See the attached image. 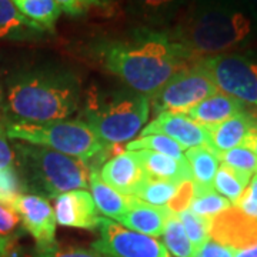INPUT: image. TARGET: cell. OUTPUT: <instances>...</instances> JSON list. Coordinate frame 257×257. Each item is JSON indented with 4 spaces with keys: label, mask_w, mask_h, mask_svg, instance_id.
Masks as SVG:
<instances>
[{
    "label": "cell",
    "mask_w": 257,
    "mask_h": 257,
    "mask_svg": "<svg viewBox=\"0 0 257 257\" xmlns=\"http://www.w3.org/2000/svg\"><path fill=\"white\" fill-rule=\"evenodd\" d=\"M0 96H2V93H0Z\"/></svg>",
    "instance_id": "43"
},
{
    "label": "cell",
    "mask_w": 257,
    "mask_h": 257,
    "mask_svg": "<svg viewBox=\"0 0 257 257\" xmlns=\"http://www.w3.org/2000/svg\"><path fill=\"white\" fill-rule=\"evenodd\" d=\"M12 207L20 217V223L36 240V246H50L56 243L55 209L46 197L35 193H23L15 199Z\"/></svg>",
    "instance_id": "10"
},
{
    "label": "cell",
    "mask_w": 257,
    "mask_h": 257,
    "mask_svg": "<svg viewBox=\"0 0 257 257\" xmlns=\"http://www.w3.org/2000/svg\"><path fill=\"white\" fill-rule=\"evenodd\" d=\"M184 182H176V180H166L153 177L146 173L145 179L135 192V197L139 200L157 206V207H169L172 202L177 197V194L182 189Z\"/></svg>",
    "instance_id": "22"
},
{
    "label": "cell",
    "mask_w": 257,
    "mask_h": 257,
    "mask_svg": "<svg viewBox=\"0 0 257 257\" xmlns=\"http://www.w3.org/2000/svg\"><path fill=\"white\" fill-rule=\"evenodd\" d=\"M136 155L143 170L149 176L176 182H193L192 172L186 157L175 159L152 150H138Z\"/></svg>",
    "instance_id": "19"
},
{
    "label": "cell",
    "mask_w": 257,
    "mask_h": 257,
    "mask_svg": "<svg viewBox=\"0 0 257 257\" xmlns=\"http://www.w3.org/2000/svg\"><path fill=\"white\" fill-rule=\"evenodd\" d=\"M100 179L114 190L133 196L146 172L139 162L136 152H123L106 160L99 169Z\"/></svg>",
    "instance_id": "14"
},
{
    "label": "cell",
    "mask_w": 257,
    "mask_h": 257,
    "mask_svg": "<svg viewBox=\"0 0 257 257\" xmlns=\"http://www.w3.org/2000/svg\"><path fill=\"white\" fill-rule=\"evenodd\" d=\"M124 150L127 152H138V150H152L156 153H162L166 156L175 159H184L183 147L169 136L160 133H152L146 136H140L136 140H130L126 143Z\"/></svg>",
    "instance_id": "28"
},
{
    "label": "cell",
    "mask_w": 257,
    "mask_h": 257,
    "mask_svg": "<svg viewBox=\"0 0 257 257\" xmlns=\"http://www.w3.org/2000/svg\"><path fill=\"white\" fill-rule=\"evenodd\" d=\"M233 257H257V241L251 246L239 248V250H231Z\"/></svg>",
    "instance_id": "39"
},
{
    "label": "cell",
    "mask_w": 257,
    "mask_h": 257,
    "mask_svg": "<svg viewBox=\"0 0 257 257\" xmlns=\"http://www.w3.org/2000/svg\"><path fill=\"white\" fill-rule=\"evenodd\" d=\"M8 138L36 146L53 149L67 156L92 162L99 167L110 159L106 145L82 119H66L43 124H8Z\"/></svg>",
    "instance_id": "5"
},
{
    "label": "cell",
    "mask_w": 257,
    "mask_h": 257,
    "mask_svg": "<svg viewBox=\"0 0 257 257\" xmlns=\"http://www.w3.org/2000/svg\"><path fill=\"white\" fill-rule=\"evenodd\" d=\"M210 149L216 153H223L237 146H244L248 138L257 132V116L243 111L219 124L207 128Z\"/></svg>",
    "instance_id": "15"
},
{
    "label": "cell",
    "mask_w": 257,
    "mask_h": 257,
    "mask_svg": "<svg viewBox=\"0 0 257 257\" xmlns=\"http://www.w3.org/2000/svg\"><path fill=\"white\" fill-rule=\"evenodd\" d=\"M93 56L130 90L149 99L194 62L166 30L149 28L138 29L128 37L97 42Z\"/></svg>",
    "instance_id": "1"
},
{
    "label": "cell",
    "mask_w": 257,
    "mask_h": 257,
    "mask_svg": "<svg viewBox=\"0 0 257 257\" xmlns=\"http://www.w3.org/2000/svg\"><path fill=\"white\" fill-rule=\"evenodd\" d=\"M89 186L92 190L94 204L104 217L117 221L128 210L133 196L123 194L104 183L99 176V169H93Z\"/></svg>",
    "instance_id": "21"
},
{
    "label": "cell",
    "mask_w": 257,
    "mask_h": 257,
    "mask_svg": "<svg viewBox=\"0 0 257 257\" xmlns=\"http://www.w3.org/2000/svg\"><path fill=\"white\" fill-rule=\"evenodd\" d=\"M189 0H127L128 13L143 28H163L175 22Z\"/></svg>",
    "instance_id": "17"
},
{
    "label": "cell",
    "mask_w": 257,
    "mask_h": 257,
    "mask_svg": "<svg viewBox=\"0 0 257 257\" xmlns=\"http://www.w3.org/2000/svg\"><path fill=\"white\" fill-rule=\"evenodd\" d=\"M16 167V155L13 145H10L6 124L0 119V169Z\"/></svg>",
    "instance_id": "36"
},
{
    "label": "cell",
    "mask_w": 257,
    "mask_h": 257,
    "mask_svg": "<svg viewBox=\"0 0 257 257\" xmlns=\"http://www.w3.org/2000/svg\"><path fill=\"white\" fill-rule=\"evenodd\" d=\"M210 239L219 241L231 250L251 246L257 241V220L246 216L236 206L210 220Z\"/></svg>",
    "instance_id": "12"
},
{
    "label": "cell",
    "mask_w": 257,
    "mask_h": 257,
    "mask_svg": "<svg viewBox=\"0 0 257 257\" xmlns=\"http://www.w3.org/2000/svg\"><path fill=\"white\" fill-rule=\"evenodd\" d=\"M170 214L172 211L167 207L147 204L133 196L128 210L117 221L126 229L143 233L150 237H159L163 234L166 221Z\"/></svg>",
    "instance_id": "16"
},
{
    "label": "cell",
    "mask_w": 257,
    "mask_h": 257,
    "mask_svg": "<svg viewBox=\"0 0 257 257\" xmlns=\"http://www.w3.org/2000/svg\"><path fill=\"white\" fill-rule=\"evenodd\" d=\"M219 92L257 109V50H241L197 60Z\"/></svg>",
    "instance_id": "7"
},
{
    "label": "cell",
    "mask_w": 257,
    "mask_h": 257,
    "mask_svg": "<svg viewBox=\"0 0 257 257\" xmlns=\"http://www.w3.org/2000/svg\"><path fill=\"white\" fill-rule=\"evenodd\" d=\"M43 33L39 25L19 12L13 0H0V40H33Z\"/></svg>",
    "instance_id": "20"
},
{
    "label": "cell",
    "mask_w": 257,
    "mask_h": 257,
    "mask_svg": "<svg viewBox=\"0 0 257 257\" xmlns=\"http://www.w3.org/2000/svg\"><path fill=\"white\" fill-rule=\"evenodd\" d=\"M15 239L0 237V257H15Z\"/></svg>",
    "instance_id": "38"
},
{
    "label": "cell",
    "mask_w": 257,
    "mask_h": 257,
    "mask_svg": "<svg viewBox=\"0 0 257 257\" xmlns=\"http://www.w3.org/2000/svg\"><path fill=\"white\" fill-rule=\"evenodd\" d=\"M82 101L80 80L66 67H36L15 74L0 96V119L8 124H43L69 119Z\"/></svg>",
    "instance_id": "3"
},
{
    "label": "cell",
    "mask_w": 257,
    "mask_h": 257,
    "mask_svg": "<svg viewBox=\"0 0 257 257\" xmlns=\"http://www.w3.org/2000/svg\"><path fill=\"white\" fill-rule=\"evenodd\" d=\"M194 186V184H193ZM231 203L223 197L220 193L214 190V187H199L194 186L193 189L192 202L189 204V209L206 220H213L216 216L227 210Z\"/></svg>",
    "instance_id": "26"
},
{
    "label": "cell",
    "mask_w": 257,
    "mask_h": 257,
    "mask_svg": "<svg viewBox=\"0 0 257 257\" xmlns=\"http://www.w3.org/2000/svg\"><path fill=\"white\" fill-rule=\"evenodd\" d=\"M152 133H160V135L169 136L183 147V150L199 146L210 147L207 128L203 127L202 124L190 119L184 113H177V111L159 113L156 119L152 120L146 127L140 132L142 136L152 135Z\"/></svg>",
    "instance_id": "11"
},
{
    "label": "cell",
    "mask_w": 257,
    "mask_h": 257,
    "mask_svg": "<svg viewBox=\"0 0 257 257\" xmlns=\"http://www.w3.org/2000/svg\"><path fill=\"white\" fill-rule=\"evenodd\" d=\"M236 207H239L246 216L257 220V173L251 176L246 190L236 203Z\"/></svg>",
    "instance_id": "34"
},
{
    "label": "cell",
    "mask_w": 257,
    "mask_h": 257,
    "mask_svg": "<svg viewBox=\"0 0 257 257\" xmlns=\"http://www.w3.org/2000/svg\"><path fill=\"white\" fill-rule=\"evenodd\" d=\"M244 146L251 147V149L254 150V153L257 155V132H254V133L248 138V140L246 142V145H244Z\"/></svg>",
    "instance_id": "40"
},
{
    "label": "cell",
    "mask_w": 257,
    "mask_h": 257,
    "mask_svg": "<svg viewBox=\"0 0 257 257\" xmlns=\"http://www.w3.org/2000/svg\"><path fill=\"white\" fill-rule=\"evenodd\" d=\"M246 2H247L248 5H250V6L257 12V0H246Z\"/></svg>",
    "instance_id": "41"
},
{
    "label": "cell",
    "mask_w": 257,
    "mask_h": 257,
    "mask_svg": "<svg viewBox=\"0 0 257 257\" xmlns=\"http://www.w3.org/2000/svg\"><path fill=\"white\" fill-rule=\"evenodd\" d=\"M250 179L251 175L234 170L230 166L221 163L214 176L213 187L223 197H226L231 203V206H236V203L239 202L241 194L246 190Z\"/></svg>",
    "instance_id": "25"
},
{
    "label": "cell",
    "mask_w": 257,
    "mask_h": 257,
    "mask_svg": "<svg viewBox=\"0 0 257 257\" xmlns=\"http://www.w3.org/2000/svg\"><path fill=\"white\" fill-rule=\"evenodd\" d=\"M196 257H233V251L219 241L209 239L197 250Z\"/></svg>",
    "instance_id": "37"
},
{
    "label": "cell",
    "mask_w": 257,
    "mask_h": 257,
    "mask_svg": "<svg viewBox=\"0 0 257 257\" xmlns=\"http://www.w3.org/2000/svg\"><path fill=\"white\" fill-rule=\"evenodd\" d=\"M26 193L22 177L16 167L0 169V202L12 203L20 194Z\"/></svg>",
    "instance_id": "31"
},
{
    "label": "cell",
    "mask_w": 257,
    "mask_h": 257,
    "mask_svg": "<svg viewBox=\"0 0 257 257\" xmlns=\"http://www.w3.org/2000/svg\"><path fill=\"white\" fill-rule=\"evenodd\" d=\"M219 92L209 73L197 60L180 73L175 74L159 92L150 99L156 113L177 111L186 113L204 99Z\"/></svg>",
    "instance_id": "8"
},
{
    "label": "cell",
    "mask_w": 257,
    "mask_h": 257,
    "mask_svg": "<svg viewBox=\"0 0 257 257\" xmlns=\"http://www.w3.org/2000/svg\"><path fill=\"white\" fill-rule=\"evenodd\" d=\"M184 157L192 172L193 184L199 187H213L220 160L210 147L199 146L187 149Z\"/></svg>",
    "instance_id": "23"
},
{
    "label": "cell",
    "mask_w": 257,
    "mask_h": 257,
    "mask_svg": "<svg viewBox=\"0 0 257 257\" xmlns=\"http://www.w3.org/2000/svg\"><path fill=\"white\" fill-rule=\"evenodd\" d=\"M167 33L194 60L250 50L257 12L246 0H189Z\"/></svg>",
    "instance_id": "2"
},
{
    "label": "cell",
    "mask_w": 257,
    "mask_h": 257,
    "mask_svg": "<svg viewBox=\"0 0 257 257\" xmlns=\"http://www.w3.org/2000/svg\"><path fill=\"white\" fill-rule=\"evenodd\" d=\"M149 113L150 99L130 90L89 101L80 119L106 145H121L130 142L143 130Z\"/></svg>",
    "instance_id": "6"
},
{
    "label": "cell",
    "mask_w": 257,
    "mask_h": 257,
    "mask_svg": "<svg viewBox=\"0 0 257 257\" xmlns=\"http://www.w3.org/2000/svg\"><path fill=\"white\" fill-rule=\"evenodd\" d=\"M20 226V217L9 203L0 202V237H13Z\"/></svg>",
    "instance_id": "33"
},
{
    "label": "cell",
    "mask_w": 257,
    "mask_h": 257,
    "mask_svg": "<svg viewBox=\"0 0 257 257\" xmlns=\"http://www.w3.org/2000/svg\"><path fill=\"white\" fill-rule=\"evenodd\" d=\"M99 2H100L101 6H103V8H106V6H109V5H110L111 0H99Z\"/></svg>",
    "instance_id": "42"
},
{
    "label": "cell",
    "mask_w": 257,
    "mask_h": 257,
    "mask_svg": "<svg viewBox=\"0 0 257 257\" xmlns=\"http://www.w3.org/2000/svg\"><path fill=\"white\" fill-rule=\"evenodd\" d=\"M59 8L69 16H82L92 8H99V0H55Z\"/></svg>",
    "instance_id": "35"
},
{
    "label": "cell",
    "mask_w": 257,
    "mask_h": 257,
    "mask_svg": "<svg viewBox=\"0 0 257 257\" xmlns=\"http://www.w3.org/2000/svg\"><path fill=\"white\" fill-rule=\"evenodd\" d=\"M29 257H106L94 248L76 247V246H60L53 243L50 246H43L33 250V253Z\"/></svg>",
    "instance_id": "32"
},
{
    "label": "cell",
    "mask_w": 257,
    "mask_h": 257,
    "mask_svg": "<svg viewBox=\"0 0 257 257\" xmlns=\"http://www.w3.org/2000/svg\"><path fill=\"white\" fill-rule=\"evenodd\" d=\"M97 211L92 193L84 189L63 193L55 200L56 221L64 227L96 230L100 221Z\"/></svg>",
    "instance_id": "13"
},
{
    "label": "cell",
    "mask_w": 257,
    "mask_h": 257,
    "mask_svg": "<svg viewBox=\"0 0 257 257\" xmlns=\"http://www.w3.org/2000/svg\"><path fill=\"white\" fill-rule=\"evenodd\" d=\"M162 236L165 240L163 244L173 257H196L197 254V248L193 246L182 221L175 213L169 216Z\"/></svg>",
    "instance_id": "27"
},
{
    "label": "cell",
    "mask_w": 257,
    "mask_h": 257,
    "mask_svg": "<svg viewBox=\"0 0 257 257\" xmlns=\"http://www.w3.org/2000/svg\"><path fill=\"white\" fill-rule=\"evenodd\" d=\"M19 12L39 25L45 32H55L56 23L62 15V9L55 0H15Z\"/></svg>",
    "instance_id": "24"
},
{
    "label": "cell",
    "mask_w": 257,
    "mask_h": 257,
    "mask_svg": "<svg viewBox=\"0 0 257 257\" xmlns=\"http://www.w3.org/2000/svg\"><path fill=\"white\" fill-rule=\"evenodd\" d=\"M219 160L224 165L230 166L234 170L243 173L254 175L257 173V155L248 146H237L217 155Z\"/></svg>",
    "instance_id": "30"
},
{
    "label": "cell",
    "mask_w": 257,
    "mask_h": 257,
    "mask_svg": "<svg viewBox=\"0 0 257 257\" xmlns=\"http://www.w3.org/2000/svg\"><path fill=\"white\" fill-rule=\"evenodd\" d=\"M177 217L180 219L182 224H183L184 230L189 236V239L193 243L194 247H202L203 244L210 239L209 230H210V221L203 219L200 216H197L196 213H193L189 207L184 210L177 213Z\"/></svg>",
    "instance_id": "29"
},
{
    "label": "cell",
    "mask_w": 257,
    "mask_h": 257,
    "mask_svg": "<svg viewBox=\"0 0 257 257\" xmlns=\"http://www.w3.org/2000/svg\"><path fill=\"white\" fill-rule=\"evenodd\" d=\"M13 2H15V0H13Z\"/></svg>",
    "instance_id": "44"
},
{
    "label": "cell",
    "mask_w": 257,
    "mask_h": 257,
    "mask_svg": "<svg viewBox=\"0 0 257 257\" xmlns=\"http://www.w3.org/2000/svg\"><path fill=\"white\" fill-rule=\"evenodd\" d=\"M100 239L92 243V248L106 257H173L156 237L126 229L107 217L99 221Z\"/></svg>",
    "instance_id": "9"
},
{
    "label": "cell",
    "mask_w": 257,
    "mask_h": 257,
    "mask_svg": "<svg viewBox=\"0 0 257 257\" xmlns=\"http://www.w3.org/2000/svg\"><path fill=\"white\" fill-rule=\"evenodd\" d=\"M13 149L16 169L26 193L29 190L46 199H56L72 190H86L93 169H100L92 162L67 156L49 147L18 142Z\"/></svg>",
    "instance_id": "4"
},
{
    "label": "cell",
    "mask_w": 257,
    "mask_h": 257,
    "mask_svg": "<svg viewBox=\"0 0 257 257\" xmlns=\"http://www.w3.org/2000/svg\"><path fill=\"white\" fill-rule=\"evenodd\" d=\"M243 111H246L244 103H241L229 94L217 92L190 107L184 114H187L190 119L202 124L203 127L209 128Z\"/></svg>",
    "instance_id": "18"
}]
</instances>
